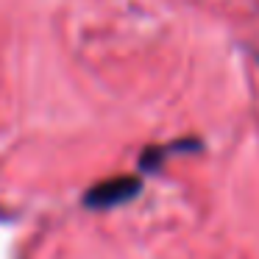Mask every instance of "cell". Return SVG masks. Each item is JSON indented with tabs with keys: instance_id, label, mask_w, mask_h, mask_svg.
<instances>
[{
	"instance_id": "obj_1",
	"label": "cell",
	"mask_w": 259,
	"mask_h": 259,
	"mask_svg": "<svg viewBox=\"0 0 259 259\" xmlns=\"http://www.w3.org/2000/svg\"><path fill=\"white\" fill-rule=\"evenodd\" d=\"M140 190H142L140 176H114V179H103L84 192V206H90V209L123 206L131 198L140 195Z\"/></svg>"
}]
</instances>
